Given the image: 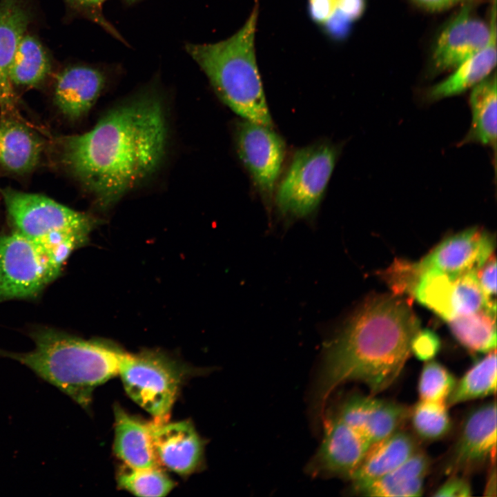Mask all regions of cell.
I'll return each mask as SVG.
<instances>
[{
  "label": "cell",
  "mask_w": 497,
  "mask_h": 497,
  "mask_svg": "<svg viewBox=\"0 0 497 497\" xmlns=\"http://www.w3.org/2000/svg\"><path fill=\"white\" fill-rule=\"evenodd\" d=\"M167 129L160 99L142 95L109 111L89 131L61 138V159L106 209L157 169Z\"/></svg>",
  "instance_id": "6da1fadb"
},
{
  "label": "cell",
  "mask_w": 497,
  "mask_h": 497,
  "mask_svg": "<svg viewBox=\"0 0 497 497\" xmlns=\"http://www.w3.org/2000/svg\"><path fill=\"white\" fill-rule=\"evenodd\" d=\"M419 330L408 301L396 294L367 299L324 347L311 402L315 422L321 420L330 396L342 384L363 383L373 396L391 387Z\"/></svg>",
  "instance_id": "7a4b0ae2"
},
{
  "label": "cell",
  "mask_w": 497,
  "mask_h": 497,
  "mask_svg": "<svg viewBox=\"0 0 497 497\" xmlns=\"http://www.w3.org/2000/svg\"><path fill=\"white\" fill-rule=\"evenodd\" d=\"M33 350L16 353L0 349V356L26 366L88 410L94 389L119 373L123 351L110 342L85 340L50 327L28 331Z\"/></svg>",
  "instance_id": "3957f363"
},
{
  "label": "cell",
  "mask_w": 497,
  "mask_h": 497,
  "mask_svg": "<svg viewBox=\"0 0 497 497\" xmlns=\"http://www.w3.org/2000/svg\"><path fill=\"white\" fill-rule=\"evenodd\" d=\"M258 14L259 0H255L245 23L230 37L186 48L231 110L244 120L273 128L256 57Z\"/></svg>",
  "instance_id": "277c9868"
},
{
  "label": "cell",
  "mask_w": 497,
  "mask_h": 497,
  "mask_svg": "<svg viewBox=\"0 0 497 497\" xmlns=\"http://www.w3.org/2000/svg\"><path fill=\"white\" fill-rule=\"evenodd\" d=\"M188 369L164 353L123 351L119 373L133 400L164 420L177 398Z\"/></svg>",
  "instance_id": "5b68a950"
},
{
  "label": "cell",
  "mask_w": 497,
  "mask_h": 497,
  "mask_svg": "<svg viewBox=\"0 0 497 497\" xmlns=\"http://www.w3.org/2000/svg\"><path fill=\"white\" fill-rule=\"evenodd\" d=\"M335 148L320 142L298 150L275 194L279 213L288 218H302L317 208L335 167Z\"/></svg>",
  "instance_id": "8992f818"
},
{
  "label": "cell",
  "mask_w": 497,
  "mask_h": 497,
  "mask_svg": "<svg viewBox=\"0 0 497 497\" xmlns=\"http://www.w3.org/2000/svg\"><path fill=\"white\" fill-rule=\"evenodd\" d=\"M14 229L35 242L58 234L88 236L99 220L46 196L12 188L1 190Z\"/></svg>",
  "instance_id": "52a82bcc"
},
{
  "label": "cell",
  "mask_w": 497,
  "mask_h": 497,
  "mask_svg": "<svg viewBox=\"0 0 497 497\" xmlns=\"http://www.w3.org/2000/svg\"><path fill=\"white\" fill-rule=\"evenodd\" d=\"M61 271L35 242L14 229L0 235V303L37 298Z\"/></svg>",
  "instance_id": "ba28073f"
},
{
  "label": "cell",
  "mask_w": 497,
  "mask_h": 497,
  "mask_svg": "<svg viewBox=\"0 0 497 497\" xmlns=\"http://www.w3.org/2000/svg\"><path fill=\"white\" fill-rule=\"evenodd\" d=\"M477 271L450 276L441 273L420 275L411 295L448 322L483 309L496 311L478 282Z\"/></svg>",
  "instance_id": "9c48e42d"
},
{
  "label": "cell",
  "mask_w": 497,
  "mask_h": 497,
  "mask_svg": "<svg viewBox=\"0 0 497 497\" xmlns=\"http://www.w3.org/2000/svg\"><path fill=\"white\" fill-rule=\"evenodd\" d=\"M321 422L322 442L306 470L313 477L350 480L371 445L357 429L328 409L324 410Z\"/></svg>",
  "instance_id": "30bf717a"
},
{
  "label": "cell",
  "mask_w": 497,
  "mask_h": 497,
  "mask_svg": "<svg viewBox=\"0 0 497 497\" xmlns=\"http://www.w3.org/2000/svg\"><path fill=\"white\" fill-rule=\"evenodd\" d=\"M238 155L266 206L274 195L285 155V144L271 127L248 120L236 130Z\"/></svg>",
  "instance_id": "8fae6325"
},
{
  "label": "cell",
  "mask_w": 497,
  "mask_h": 497,
  "mask_svg": "<svg viewBox=\"0 0 497 497\" xmlns=\"http://www.w3.org/2000/svg\"><path fill=\"white\" fill-rule=\"evenodd\" d=\"M496 402L471 409L465 416L445 465L447 474L468 473L486 463H496Z\"/></svg>",
  "instance_id": "7c38bea8"
},
{
  "label": "cell",
  "mask_w": 497,
  "mask_h": 497,
  "mask_svg": "<svg viewBox=\"0 0 497 497\" xmlns=\"http://www.w3.org/2000/svg\"><path fill=\"white\" fill-rule=\"evenodd\" d=\"M494 240L479 228H471L447 237L420 262L411 263L416 280L425 273L450 276L477 271L491 256Z\"/></svg>",
  "instance_id": "4fadbf2b"
},
{
  "label": "cell",
  "mask_w": 497,
  "mask_h": 497,
  "mask_svg": "<svg viewBox=\"0 0 497 497\" xmlns=\"http://www.w3.org/2000/svg\"><path fill=\"white\" fill-rule=\"evenodd\" d=\"M491 24L478 17L471 0L462 7L441 30L434 44L431 72L437 74L456 68L483 48L491 35Z\"/></svg>",
  "instance_id": "5bb4252c"
},
{
  "label": "cell",
  "mask_w": 497,
  "mask_h": 497,
  "mask_svg": "<svg viewBox=\"0 0 497 497\" xmlns=\"http://www.w3.org/2000/svg\"><path fill=\"white\" fill-rule=\"evenodd\" d=\"M357 429L372 445L399 429L409 418L410 408L375 396L352 394L328 408Z\"/></svg>",
  "instance_id": "9a60e30c"
},
{
  "label": "cell",
  "mask_w": 497,
  "mask_h": 497,
  "mask_svg": "<svg viewBox=\"0 0 497 497\" xmlns=\"http://www.w3.org/2000/svg\"><path fill=\"white\" fill-rule=\"evenodd\" d=\"M151 437L158 462L180 475L197 470L204 455V442L188 420L150 424Z\"/></svg>",
  "instance_id": "2e32d148"
},
{
  "label": "cell",
  "mask_w": 497,
  "mask_h": 497,
  "mask_svg": "<svg viewBox=\"0 0 497 497\" xmlns=\"http://www.w3.org/2000/svg\"><path fill=\"white\" fill-rule=\"evenodd\" d=\"M28 25V16L19 0L0 1V110L2 117L21 119L10 79V68Z\"/></svg>",
  "instance_id": "e0dca14e"
},
{
  "label": "cell",
  "mask_w": 497,
  "mask_h": 497,
  "mask_svg": "<svg viewBox=\"0 0 497 497\" xmlns=\"http://www.w3.org/2000/svg\"><path fill=\"white\" fill-rule=\"evenodd\" d=\"M104 85V77L97 70L75 66L64 70L57 77L55 101L68 119L77 120L92 108Z\"/></svg>",
  "instance_id": "ac0fdd59"
},
{
  "label": "cell",
  "mask_w": 497,
  "mask_h": 497,
  "mask_svg": "<svg viewBox=\"0 0 497 497\" xmlns=\"http://www.w3.org/2000/svg\"><path fill=\"white\" fill-rule=\"evenodd\" d=\"M419 449L416 436L402 429L373 443L349 480L351 489L392 471Z\"/></svg>",
  "instance_id": "d6986e66"
},
{
  "label": "cell",
  "mask_w": 497,
  "mask_h": 497,
  "mask_svg": "<svg viewBox=\"0 0 497 497\" xmlns=\"http://www.w3.org/2000/svg\"><path fill=\"white\" fill-rule=\"evenodd\" d=\"M491 35L486 46L468 58L456 71L427 92L430 101L460 95L487 77L496 64V0H493L490 16Z\"/></svg>",
  "instance_id": "ffe728a7"
},
{
  "label": "cell",
  "mask_w": 497,
  "mask_h": 497,
  "mask_svg": "<svg viewBox=\"0 0 497 497\" xmlns=\"http://www.w3.org/2000/svg\"><path fill=\"white\" fill-rule=\"evenodd\" d=\"M431 465L429 456L421 449L387 474L357 487L351 491L372 497L420 496Z\"/></svg>",
  "instance_id": "44dd1931"
},
{
  "label": "cell",
  "mask_w": 497,
  "mask_h": 497,
  "mask_svg": "<svg viewBox=\"0 0 497 497\" xmlns=\"http://www.w3.org/2000/svg\"><path fill=\"white\" fill-rule=\"evenodd\" d=\"M115 453L125 465L136 469L158 467L150 424L126 413L120 406L114 408Z\"/></svg>",
  "instance_id": "7402d4cb"
},
{
  "label": "cell",
  "mask_w": 497,
  "mask_h": 497,
  "mask_svg": "<svg viewBox=\"0 0 497 497\" xmlns=\"http://www.w3.org/2000/svg\"><path fill=\"white\" fill-rule=\"evenodd\" d=\"M42 143L20 121L10 117L0 120V166L19 174L28 173L39 163Z\"/></svg>",
  "instance_id": "603a6c76"
},
{
  "label": "cell",
  "mask_w": 497,
  "mask_h": 497,
  "mask_svg": "<svg viewBox=\"0 0 497 497\" xmlns=\"http://www.w3.org/2000/svg\"><path fill=\"white\" fill-rule=\"evenodd\" d=\"M469 97L471 124L462 143L477 142L496 148V75L472 88Z\"/></svg>",
  "instance_id": "cb8c5ba5"
},
{
  "label": "cell",
  "mask_w": 497,
  "mask_h": 497,
  "mask_svg": "<svg viewBox=\"0 0 497 497\" xmlns=\"http://www.w3.org/2000/svg\"><path fill=\"white\" fill-rule=\"evenodd\" d=\"M496 311L483 309L449 321L454 337L471 351L489 353L496 347Z\"/></svg>",
  "instance_id": "d4e9b609"
},
{
  "label": "cell",
  "mask_w": 497,
  "mask_h": 497,
  "mask_svg": "<svg viewBox=\"0 0 497 497\" xmlns=\"http://www.w3.org/2000/svg\"><path fill=\"white\" fill-rule=\"evenodd\" d=\"M496 353L493 350L476 362L456 383L446 400L448 407L492 396L496 392Z\"/></svg>",
  "instance_id": "484cf974"
},
{
  "label": "cell",
  "mask_w": 497,
  "mask_h": 497,
  "mask_svg": "<svg viewBox=\"0 0 497 497\" xmlns=\"http://www.w3.org/2000/svg\"><path fill=\"white\" fill-rule=\"evenodd\" d=\"M50 70L48 55L34 37L24 35L14 55L10 79L13 85L35 86L41 83Z\"/></svg>",
  "instance_id": "4316f807"
},
{
  "label": "cell",
  "mask_w": 497,
  "mask_h": 497,
  "mask_svg": "<svg viewBox=\"0 0 497 497\" xmlns=\"http://www.w3.org/2000/svg\"><path fill=\"white\" fill-rule=\"evenodd\" d=\"M448 408L445 401L420 400L409 413L414 435L427 441L446 436L451 427Z\"/></svg>",
  "instance_id": "83f0119b"
},
{
  "label": "cell",
  "mask_w": 497,
  "mask_h": 497,
  "mask_svg": "<svg viewBox=\"0 0 497 497\" xmlns=\"http://www.w3.org/2000/svg\"><path fill=\"white\" fill-rule=\"evenodd\" d=\"M118 485L138 496L159 497L167 495L175 483L159 467L136 469L124 465L117 473Z\"/></svg>",
  "instance_id": "f1b7e54d"
},
{
  "label": "cell",
  "mask_w": 497,
  "mask_h": 497,
  "mask_svg": "<svg viewBox=\"0 0 497 497\" xmlns=\"http://www.w3.org/2000/svg\"><path fill=\"white\" fill-rule=\"evenodd\" d=\"M455 376L445 367L429 360L422 367L418 384L420 400L446 401L456 383Z\"/></svg>",
  "instance_id": "f546056e"
},
{
  "label": "cell",
  "mask_w": 497,
  "mask_h": 497,
  "mask_svg": "<svg viewBox=\"0 0 497 497\" xmlns=\"http://www.w3.org/2000/svg\"><path fill=\"white\" fill-rule=\"evenodd\" d=\"M365 6L366 0H338L334 13L322 28L330 38L344 39L351 24L364 13Z\"/></svg>",
  "instance_id": "4dcf8cb0"
},
{
  "label": "cell",
  "mask_w": 497,
  "mask_h": 497,
  "mask_svg": "<svg viewBox=\"0 0 497 497\" xmlns=\"http://www.w3.org/2000/svg\"><path fill=\"white\" fill-rule=\"evenodd\" d=\"M440 342L435 333L430 330H419L413 337L411 350L415 356L424 361L433 359L438 352Z\"/></svg>",
  "instance_id": "1f68e13d"
},
{
  "label": "cell",
  "mask_w": 497,
  "mask_h": 497,
  "mask_svg": "<svg viewBox=\"0 0 497 497\" xmlns=\"http://www.w3.org/2000/svg\"><path fill=\"white\" fill-rule=\"evenodd\" d=\"M476 276L479 285L487 300L496 304V260L495 256H491L477 271Z\"/></svg>",
  "instance_id": "d6a6232c"
},
{
  "label": "cell",
  "mask_w": 497,
  "mask_h": 497,
  "mask_svg": "<svg viewBox=\"0 0 497 497\" xmlns=\"http://www.w3.org/2000/svg\"><path fill=\"white\" fill-rule=\"evenodd\" d=\"M471 495L472 489L469 481L458 474H451L432 494L437 497H468Z\"/></svg>",
  "instance_id": "836d02e7"
},
{
  "label": "cell",
  "mask_w": 497,
  "mask_h": 497,
  "mask_svg": "<svg viewBox=\"0 0 497 497\" xmlns=\"http://www.w3.org/2000/svg\"><path fill=\"white\" fill-rule=\"evenodd\" d=\"M338 0H308V11L311 20L322 27L334 13Z\"/></svg>",
  "instance_id": "e575fe53"
},
{
  "label": "cell",
  "mask_w": 497,
  "mask_h": 497,
  "mask_svg": "<svg viewBox=\"0 0 497 497\" xmlns=\"http://www.w3.org/2000/svg\"><path fill=\"white\" fill-rule=\"evenodd\" d=\"M416 5L429 11H442L467 0H411Z\"/></svg>",
  "instance_id": "d590c367"
},
{
  "label": "cell",
  "mask_w": 497,
  "mask_h": 497,
  "mask_svg": "<svg viewBox=\"0 0 497 497\" xmlns=\"http://www.w3.org/2000/svg\"><path fill=\"white\" fill-rule=\"evenodd\" d=\"M492 465L484 490L486 496H496V465Z\"/></svg>",
  "instance_id": "8d00e7d4"
},
{
  "label": "cell",
  "mask_w": 497,
  "mask_h": 497,
  "mask_svg": "<svg viewBox=\"0 0 497 497\" xmlns=\"http://www.w3.org/2000/svg\"><path fill=\"white\" fill-rule=\"evenodd\" d=\"M74 3L84 8L100 6L106 0H71Z\"/></svg>",
  "instance_id": "74e56055"
},
{
  "label": "cell",
  "mask_w": 497,
  "mask_h": 497,
  "mask_svg": "<svg viewBox=\"0 0 497 497\" xmlns=\"http://www.w3.org/2000/svg\"><path fill=\"white\" fill-rule=\"evenodd\" d=\"M128 1H133V0H128Z\"/></svg>",
  "instance_id": "f35d334b"
}]
</instances>
